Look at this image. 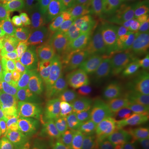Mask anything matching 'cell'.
I'll list each match as a JSON object with an SVG mask.
<instances>
[{
    "instance_id": "cell-32",
    "label": "cell",
    "mask_w": 149,
    "mask_h": 149,
    "mask_svg": "<svg viewBox=\"0 0 149 149\" xmlns=\"http://www.w3.org/2000/svg\"><path fill=\"white\" fill-rule=\"evenodd\" d=\"M63 149H78V148H77V147L74 145V142H73L71 139H69V140H65L64 148Z\"/></svg>"
},
{
    "instance_id": "cell-3",
    "label": "cell",
    "mask_w": 149,
    "mask_h": 149,
    "mask_svg": "<svg viewBox=\"0 0 149 149\" xmlns=\"http://www.w3.org/2000/svg\"><path fill=\"white\" fill-rule=\"evenodd\" d=\"M39 122L55 139H72L77 119L69 93L61 92L55 96L40 116Z\"/></svg>"
},
{
    "instance_id": "cell-29",
    "label": "cell",
    "mask_w": 149,
    "mask_h": 149,
    "mask_svg": "<svg viewBox=\"0 0 149 149\" xmlns=\"http://www.w3.org/2000/svg\"><path fill=\"white\" fill-rule=\"evenodd\" d=\"M10 69V65L8 64L2 56H0V77L3 74L7 73Z\"/></svg>"
},
{
    "instance_id": "cell-22",
    "label": "cell",
    "mask_w": 149,
    "mask_h": 149,
    "mask_svg": "<svg viewBox=\"0 0 149 149\" xmlns=\"http://www.w3.org/2000/svg\"><path fill=\"white\" fill-rule=\"evenodd\" d=\"M46 52L53 53L61 49V41L56 29L51 25H43L39 29Z\"/></svg>"
},
{
    "instance_id": "cell-16",
    "label": "cell",
    "mask_w": 149,
    "mask_h": 149,
    "mask_svg": "<svg viewBox=\"0 0 149 149\" xmlns=\"http://www.w3.org/2000/svg\"><path fill=\"white\" fill-rule=\"evenodd\" d=\"M0 109L3 114L10 115L17 119L32 120L35 117V109L32 100L22 104H14L8 96H5L3 99Z\"/></svg>"
},
{
    "instance_id": "cell-40",
    "label": "cell",
    "mask_w": 149,
    "mask_h": 149,
    "mask_svg": "<svg viewBox=\"0 0 149 149\" xmlns=\"http://www.w3.org/2000/svg\"><path fill=\"white\" fill-rule=\"evenodd\" d=\"M77 3H78V0H77Z\"/></svg>"
},
{
    "instance_id": "cell-4",
    "label": "cell",
    "mask_w": 149,
    "mask_h": 149,
    "mask_svg": "<svg viewBox=\"0 0 149 149\" xmlns=\"http://www.w3.org/2000/svg\"><path fill=\"white\" fill-rule=\"evenodd\" d=\"M133 19L123 0H104L96 12L92 37L95 44L104 42L113 32Z\"/></svg>"
},
{
    "instance_id": "cell-36",
    "label": "cell",
    "mask_w": 149,
    "mask_h": 149,
    "mask_svg": "<svg viewBox=\"0 0 149 149\" xmlns=\"http://www.w3.org/2000/svg\"><path fill=\"white\" fill-rule=\"evenodd\" d=\"M2 101H3V98H2V96L0 95V106H1V104H2Z\"/></svg>"
},
{
    "instance_id": "cell-19",
    "label": "cell",
    "mask_w": 149,
    "mask_h": 149,
    "mask_svg": "<svg viewBox=\"0 0 149 149\" xmlns=\"http://www.w3.org/2000/svg\"><path fill=\"white\" fill-rule=\"evenodd\" d=\"M104 0H78L76 14L79 21L87 29H91L96 12Z\"/></svg>"
},
{
    "instance_id": "cell-10",
    "label": "cell",
    "mask_w": 149,
    "mask_h": 149,
    "mask_svg": "<svg viewBox=\"0 0 149 149\" xmlns=\"http://www.w3.org/2000/svg\"><path fill=\"white\" fill-rule=\"evenodd\" d=\"M125 129L118 111L112 109L104 118V128L99 149H123Z\"/></svg>"
},
{
    "instance_id": "cell-6",
    "label": "cell",
    "mask_w": 149,
    "mask_h": 149,
    "mask_svg": "<svg viewBox=\"0 0 149 149\" xmlns=\"http://www.w3.org/2000/svg\"><path fill=\"white\" fill-rule=\"evenodd\" d=\"M70 100L76 119L80 122L102 120L113 109L108 97L96 85L76 91Z\"/></svg>"
},
{
    "instance_id": "cell-38",
    "label": "cell",
    "mask_w": 149,
    "mask_h": 149,
    "mask_svg": "<svg viewBox=\"0 0 149 149\" xmlns=\"http://www.w3.org/2000/svg\"><path fill=\"white\" fill-rule=\"evenodd\" d=\"M148 8H149V0H148V8H147V9H148Z\"/></svg>"
},
{
    "instance_id": "cell-13",
    "label": "cell",
    "mask_w": 149,
    "mask_h": 149,
    "mask_svg": "<svg viewBox=\"0 0 149 149\" xmlns=\"http://www.w3.org/2000/svg\"><path fill=\"white\" fill-rule=\"evenodd\" d=\"M104 119L98 121H78L74 132V143L78 149H99Z\"/></svg>"
},
{
    "instance_id": "cell-2",
    "label": "cell",
    "mask_w": 149,
    "mask_h": 149,
    "mask_svg": "<svg viewBox=\"0 0 149 149\" xmlns=\"http://www.w3.org/2000/svg\"><path fill=\"white\" fill-rule=\"evenodd\" d=\"M96 86L120 112L136 99L139 83L130 66L113 61L102 71Z\"/></svg>"
},
{
    "instance_id": "cell-28",
    "label": "cell",
    "mask_w": 149,
    "mask_h": 149,
    "mask_svg": "<svg viewBox=\"0 0 149 149\" xmlns=\"http://www.w3.org/2000/svg\"><path fill=\"white\" fill-rule=\"evenodd\" d=\"M65 140H60V139L54 138L52 142L43 149H63L64 148Z\"/></svg>"
},
{
    "instance_id": "cell-14",
    "label": "cell",
    "mask_w": 149,
    "mask_h": 149,
    "mask_svg": "<svg viewBox=\"0 0 149 149\" xmlns=\"http://www.w3.org/2000/svg\"><path fill=\"white\" fill-rule=\"evenodd\" d=\"M1 123L6 141L25 144L32 141L31 120L17 119L8 114H3Z\"/></svg>"
},
{
    "instance_id": "cell-18",
    "label": "cell",
    "mask_w": 149,
    "mask_h": 149,
    "mask_svg": "<svg viewBox=\"0 0 149 149\" xmlns=\"http://www.w3.org/2000/svg\"><path fill=\"white\" fill-rule=\"evenodd\" d=\"M51 20L56 23L76 11L77 0H47Z\"/></svg>"
},
{
    "instance_id": "cell-11",
    "label": "cell",
    "mask_w": 149,
    "mask_h": 149,
    "mask_svg": "<svg viewBox=\"0 0 149 149\" xmlns=\"http://www.w3.org/2000/svg\"><path fill=\"white\" fill-rule=\"evenodd\" d=\"M7 9L11 17L19 24L41 22L49 14L47 0H29Z\"/></svg>"
},
{
    "instance_id": "cell-23",
    "label": "cell",
    "mask_w": 149,
    "mask_h": 149,
    "mask_svg": "<svg viewBox=\"0 0 149 149\" xmlns=\"http://www.w3.org/2000/svg\"><path fill=\"white\" fill-rule=\"evenodd\" d=\"M31 138L32 142L42 148H45L54 139L52 135L43 127L39 121L31 120Z\"/></svg>"
},
{
    "instance_id": "cell-25",
    "label": "cell",
    "mask_w": 149,
    "mask_h": 149,
    "mask_svg": "<svg viewBox=\"0 0 149 149\" xmlns=\"http://www.w3.org/2000/svg\"><path fill=\"white\" fill-rule=\"evenodd\" d=\"M123 2L133 18L145 12L148 5V0H123Z\"/></svg>"
},
{
    "instance_id": "cell-12",
    "label": "cell",
    "mask_w": 149,
    "mask_h": 149,
    "mask_svg": "<svg viewBox=\"0 0 149 149\" xmlns=\"http://www.w3.org/2000/svg\"><path fill=\"white\" fill-rule=\"evenodd\" d=\"M61 65V57L56 54H45L32 56L28 73L39 83L52 84Z\"/></svg>"
},
{
    "instance_id": "cell-31",
    "label": "cell",
    "mask_w": 149,
    "mask_h": 149,
    "mask_svg": "<svg viewBox=\"0 0 149 149\" xmlns=\"http://www.w3.org/2000/svg\"><path fill=\"white\" fill-rule=\"evenodd\" d=\"M5 138H4V133H3V129L2 126V123L0 119V149H3L4 145H5Z\"/></svg>"
},
{
    "instance_id": "cell-8",
    "label": "cell",
    "mask_w": 149,
    "mask_h": 149,
    "mask_svg": "<svg viewBox=\"0 0 149 149\" xmlns=\"http://www.w3.org/2000/svg\"><path fill=\"white\" fill-rule=\"evenodd\" d=\"M39 82L28 73L11 68L4 76L6 96L14 104H22L31 100Z\"/></svg>"
},
{
    "instance_id": "cell-26",
    "label": "cell",
    "mask_w": 149,
    "mask_h": 149,
    "mask_svg": "<svg viewBox=\"0 0 149 149\" xmlns=\"http://www.w3.org/2000/svg\"><path fill=\"white\" fill-rule=\"evenodd\" d=\"M141 29L143 35L149 41V8L146 9L142 14L132 19Z\"/></svg>"
},
{
    "instance_id": "cell-17",
    "label": "cell",
    "mask_w": 149,
    "mask_h": 149,
    "mask_svg": "<svg viewBox=\"0 0 149 149\" xmlns=\"http://www.w3.org/2000/svg\"><path fill=\"white\" fill-rule=\"evenodd\" d=\"M148 40L145 37H142L128 42L120 51L119 54L113 61L120 64L131 66L136 61L140 53L147 47Z\"/></svg>"
},
{
    "instance_id": "cell-9",
    "label": "cell",
    "mask_w": 149,
    "mask_h": 149,
    "mask_svg": "<svg viewBox=\"0 0 149 149\" xmlns=\"http://www.w3.org/2000/svg\"><path fill=\"white\" fill-rule=\"evenodd\" d=\"M0 56L10 65L11 68L28 73L32 56L24 47L20 35L0 42Z\"/></svg>"
},
{
    "instance_id": "cell-21",
    "label": "cell",
    "mask_w": 149,
    "mask_h": 149,
    "mask_svg": "<svg viewBox=\"0 0 149 149\" xmlns=\"http://www.w3.org/2000/svg\"><path fill=\"white\" fill-rule=\"evenodd\" d=\"M130 68L137 79L139 86L149 80V49L148 47L143 50Z\"/></svg>"
},
{
    "instance_id": "cell-27",
    "label": "cell",
    "mask_w": 149,
    "mask_h": 149,
    "mask_svg": "<svg viewBox=\"0 0 149 149\" xmlns=\"http://www.w3.org/2000/svg\"><path fill=\"white\" fill-rule=\"evenodd\" d=\"M137 96L142 101H149V80L139 85Z\"/></svg>"
},
{
    "instance_id": "cell-30",
    "label": "cell",
    "mask_w": 149,
    "mask_h": 149,
    "mask_svg": "<svg viewBox=\"0 0 149 149\" xmlns=\"http://www.w3.org/2000/svg\"><path fill=\"white\" fill-rule=\"evenodd\" d=\"M3 149H24V144L15 143L6 141Z\"/></svg>"
},
{
    "instance_id": "cell-37",
    "label": "cell",
    "mask_w": 149,
    "mask_h": 149,
    "mask_svg": "<svg viewBox=\"0 0 149 149\" xmlns=\"http://www.w3.org/2000/svg\"><path fill=\"white\" fill-rule=\"evenodd\" d=\"M147 47H148V49H149V41H148V45H147Z\"/></svg>"
},
{
    "instance_id": "cell-33",
    "label": "cell",
    "mask_w": 149,
    "mask_h": 149,
    "mask_svg": "<svg viewBox=\"0 0 149 149\" xmlns=\"http://www.w3.org/2000/svg\"><path fill=\"white\" fill-rule=\"evenodd\" d=\"M24 149H42L41 147H39L38 145L34 143L33 142L30 141L27 143L24 144Z\"/></svg>"
},
{
    "instance_id": "cell-5",
    "label": "cell",
    "mask_w": 149,
    "mask_h": 149,
    "mask_svg": "<svg viewBox=\"0 0 149 149\" xmlns=\"http://www.w3.org/2000/svg\"><path fill=\"white\" fill-rule=\"evenodd\" d=\"M56 25L61 37L62 60L87 53L95 44L91 29H87L81 24L76 11Z\"/></svg>"
},
{
    "instance_id": "cell-20",
    "label": "cell",
    "mask_w": 149,
    "mask_h": 149,
    "mask_svg": "<svg viewBox=\"0 0 149 149\" xmlns=\"http://www.w3.org/2000/svg\"><path fill=\"white\" fill-rule=\"evenodd\" d=\"M20 35V24L9 15L5 7L0 6V42Z\"/></svg>"
},
{
    "instance_id": "cell-15",
    "label": "cell",
    "mask_w": 149,
    "mask_h": 149,
    "mask_svg": "<svg viewBox=\"0 0 149 149\" xmlns=\"http://www.w3.org/2000/svg\"><path fill=\"white\" fill-rule=\"evenodd\" d=\"M56 91L51 83H39L32 98L35 109V117L33 121H39L45 109L52 101Z\"/></svg>"
},
{
    "instance_id": "cell-39",
    "label": "cell",
    "mask_w": 149,
    "mask_h": 149,
    "mask_svg": "<svg viewBox=\"0 0 149 149\" xmlns=\"http://www.w3.org/2000/svg\"><path fill=\"white\" fill-rule=\"evenodd\" d=\"M123 149H126V148H125V147H124V148H123Z\"/></svg>"
},
{
    "instance_id": "cell-24",
    "label": "cell",
    "mask_w": 149,
    "mask_h": 149,
    "mask_svg": "<svg viewBox=\"0 0 149 149\" xmlns=\"http://www.w3.org/2000/svg\"><path fill=\"white\" fill-rule=\"evenodd\" d=\"M22 42L27 51L33 54H43L46 52L42 37L37 31L27 32L22 39Z\"/></svg>"
},
{
    "instance_id": "cell-35",
    "label": "cell",
    "mask_w": 149,
    "mask_h": 149,
    "mask_svg": "<svg viewBox=\"0 0 149 149\" xmlns=\"http://www.w3.org/2000/svg\"><path fill=\"white\" fill-rule=\"evenodd\" d=\"M3 113H2L1 109H0V119H1V118H2V117H3Z\"/></svg>"
},
{
    "instance_id": "cell-34",
    "label": "cell",
    "mask_w": 149,
    "mask_h": 149,
    "mask_svg": "<svg viewBox=\"0 0 149 149\" xmlns=\"http://www.w3.org/2000/svg\"><path fill=\"white\" fill-rule=\"evenodd\" d=\"M135 149H149V140L145 141L143 143L137 147Z\"/></svg>"
},
{
    "instance_id": "cell-1",
    "label": "cell",
    "mask_w": 149,
    "mask_h": 149,
    "mask_svg": "<svg viewBox=\"0 0 149 149\" xmlns=\"http://www.w3.org/2000/svg\"><path fill=\"white\" fill-rule=\"evenodd\" d=\"M104 68V65L90 52L64 59L52 85L56 92L80 91L96 85Z\"/></svg>"
},
{
    "instance_id": "cell-7",
    "label": "cell",
    "mask_w": 149,
    "mask_h": 149,
    "mask_svg": "<svg viewBox=\"0 0 149 149\" xmlns=\"http://www.w3.org/2000/svg\"><path fill=\"white\" fill-rule=\"evenodd\" d=\"M142 37L144 36L139 26L133 20L128 22L104 42L98 51L97 58L102 64H110L128 42Z\"/></svg>"
}]
</instances>
